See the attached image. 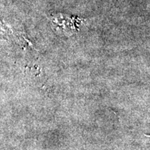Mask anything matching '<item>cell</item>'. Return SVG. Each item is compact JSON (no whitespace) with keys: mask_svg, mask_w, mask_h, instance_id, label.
<instances>
[{"mask_svg":"<svg viewBox=\"0 0 150 150\" xmlns=\"http://www.w3.org/2000/svg\"><path fill=\"white\" fill-rule=\"evenodd\" d=\"M52 27L58 32L71 35L76 32L82 23V19L63 14L52 15L50 18Z\"/></svg>","mask_w":150,"mask_h":150,"instance_id":"cell-1","label":"cell"}]
</instances>
